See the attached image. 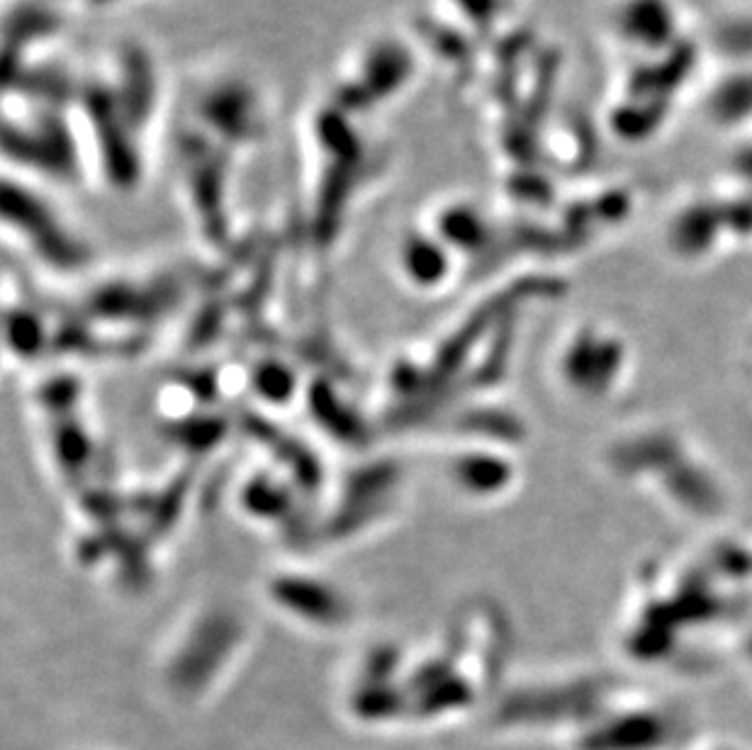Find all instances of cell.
Masks as SVG:
<instances>
[{
    "instance_id": "obj_1",
    "label": "cell",
    "mask_w": 752,
    "mask_h": 750,
    "mask_svg": "<svg viewBox=\"0 0 752 750\" xmlns=\"http://www.w3.org/2000/svg\"><path fill=\"white\" fill-rule=\"evenodd\" d=\"M76 114L88 169L112 188L140 185L159 130L169 128V96L149 47L120 41L76 76Z\"/></svg>"
},
{
    "instance_id": "obj_2",
    "label": "cell",
    "mask_w": 752,
    "mask_h": 750,
    "mask_svg": "<svg viewBox=\"0 0 752 750\" xmlns=\"http://www.w3.org/2000/svg\"><path fill=\"white\" fill-rule=\"evenodd\" d=\"M390 140L378 130V114L349 108L324 93L300 122V164L310 210L333 220L378 183L392 166Z\"/></svg>"
},
{
    "instance_id": "obj_3",
    "label": "cell",
    "mask_w": 752,
    "mask_h": 750,
    "mask_svg": "<svg viewBox=\"0 0 752 750\" xmlns=\"http://www.w3.org/2000/svg\"><path fill=\"white\" fill-rule=\"evenodd\" d=\"M5 166L25 179L76 181L90 171L71 100L5 93Z\"/></svg>"
},
{
    "instance_id": "obj_4",
    "label": "cell",
    "mask_w": 752,
    "mask_h": 750,
    "mask_svg": "<svg viewBox=\"0 0 752 750\" xmlns=\"http://www.w3.org/2000/svg\"><path fill=\"white\" fill-rule=\"evenodd\" d=\"M424 49L404 35H373L353 47L327 93L349 108L380 114L402 100L422 74Z\"/></svg>"
},
{
    "instance_id": "obj_5",
    "label": "cell",
    "mask_w": 752,
    "mask_h": 750,
    "mask_svg": "<svg viewBox=\"0 0 752 750\" xmlns=\"http://www.w3.org/2000/svg\"><path fill=\"white\" fill-rule=\"evenodd\" d=\"M39 185V183H37ZM17 173L5 176V225L15 227L35 254L54 266H76L83 258L81 239L66 227L64 217L51 207L39 188Z\"/></svg>"
},
{
    "instance_id": "obj_6",
    "label": "cell",
    "mask_w": 752,
    "mask_h": 750,
    "mask_svg": "<svg viewBox=\"0 0 752 750\" xmlns=\"http://www.w3.org/2000/svg\"><path fill=\"white\" fill-rule=\"evenodd\" d=\"M59 5L78 8V10H110L120 3H128V0H57Z\"/></svg>"
}]
</instances>
